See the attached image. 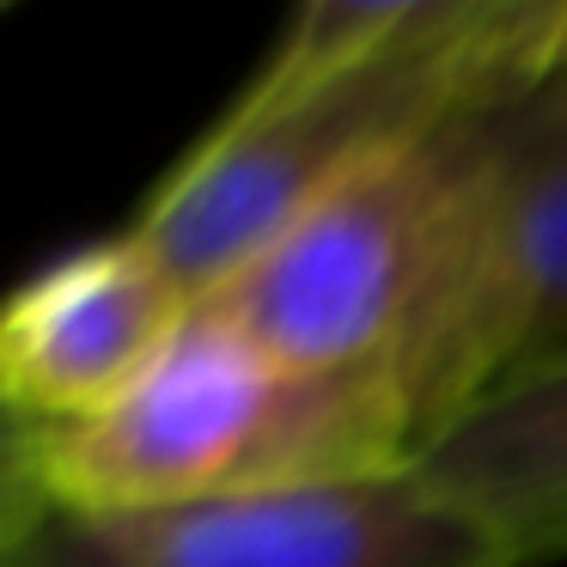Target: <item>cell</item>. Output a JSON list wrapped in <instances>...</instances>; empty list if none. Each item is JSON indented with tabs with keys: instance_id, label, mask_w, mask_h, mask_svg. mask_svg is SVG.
<instances>
[{
	"instance_id": "1",
	"label": "cell",
	"mask_w": 567,
	"mask_h": 567,
	"mask_svg": "<svg viewBox=\"0 0 567 567\" xmlns=\"http://www.w3.org/2000/svg\"><path fill=\"white\" fill-rule=\"evenodd\" d=\"M561 19L567 0H445L275 111H220L165 165L128 233L189 299H208L367 159L549 86Z\"/></svg>"
},
{
	"instance_id": "2",
	"label": "cell",
	"mask_w": 567,
	"mask_h": 567,
	"mask_svg": "<svg viewBox=\"0 0 567 567\" xmlns=\"http://www.w3.org/2000/svg\"><path fill=\"white\" fill-rule=\"evenodd\" d=\"M409 470L415 440L379 372H287L208 299L116 403L50 427L55 506L86 518Z\"/></svg>"
},
{
	"instance_id": "3",
	"label": "cell",
	"mask_w": 567,
	"mask_h": 567,
	"mask_svg": "<svg viewBox=\"0 0 567 567\" xmlns=\"http://www.w3.org/2000/svg\"><path fill=\"white\" fill-rule=\"evenodd\" d=\"M506 111L457 116L348 172L214 287L208 306L287 372H360L391 360L464 250Z\"/></svg>"
},
{
	"instance_id": "4",
	"label": "cell",
	"mask_w": 567,
	"mask_h": 567,
	"mask_svg": "<svg viewBox=\"0 0 567 567\" xmlns=\"http://www.w3.org/2000/svg\"><path fill=\"white\" fill-rule=\"evenodd\" d=\"M567 367V74L506 111L476 220L421 323L379 360L415 457L470 409Z\"/></svg>"
},
{
	"instance_id": "5",
	"label": "cell",
	"mask_w": 567,
	"mask_h": 567,
	"mask_svg": "<svg viewBox=\"0 0 567 567\" xmlns=\"http://www.w3.org/2000/svg\"><path fill=\"white\" fill-rule=\"evenodd\" d=\"M13 567H506L415 476L318 482L172 513H55Z\"/></svg>"
},
{
	"instance_id": "6",
	"label": "cell",
	"mask_w": 567,
	"mask_h": 567,
	"mask_svg": "<svg viewBox=\"0 0 567 567\" xmlns=\"http://www.w3.org/2000/svg\"><path fill=\"white\" fill-rule=\"evenodd\" d=\"M189 306L135 233L55 250L0 293V391L38 427H74L147 372Z\"/></svg>"
},
{
	"instance_id": "7",
	"label": "cell",
	"mask_w": 567,
	"mask_h": 567,
	"mask_svg": "<svg viewBox=\"0 0 567 567\" xmlns=\"http://www.w3.org/2000/svg\"><path fill=\"white\" fill-rule=\"evenodd\" d=\"M409 476L464 513L506 567L567 561V367L470 409Z\"/></svg>"
},
{
	"instance_id": "8",
	"label": "cell",
	"mask_w": 567,
	"mask_h": 567,
	"mask_svg": "<svg viewBox=\"0 0 567 567\" xmlns=\"http://www.w3.org/2000/svg\"><path fill=\"white\" fill-rule=\"evenodd\" d=\"M440 7L445 0H293L262 62L250 68V80L226 111H275V104L299 99L323 74L379 50L384 38H396L403 25L440 13Z\"/></svg>"
},
{
	"instance_id": "9",
	"label": "cell",
	"mask_w": 567,
	"mask_h": 567,
	"mask_svg": "<svg viewBox=\"0 0 567 567\" xmlns=\"http://www.w3.org/2000/svg\"><path fill=\"white\" fill-rule=\"evenodd\" d=\"M62 513L50 488V427L0 391V567H13L25 543Z\"/></svg>"
},
{
	"instance_id": "10",
	"label": "cell",
	"mask_w": 567,
	"mask_h": 567,
	"mask_svg": "<svg viewBox=\"0 0 567 567\" xmlns=\"http://www.w3.org/2000/svg\"><path fill=\"white\" fill-rule=\"evenodd\" d=\"M561 74H567V19H561Z\"/></svg>"
},
{
	"instance_id": "11",
	"label": "cell",
	"mask_w": 567,
	"mask_h": 567,
	"mask_svg": "<svg viewBox=\"0 0 567 567\" xmlns=\"http://www.w3.org/2000/svg\"><path fill=\"white\" fill-rule=\"evenodd\" d=\"M7 7H13V0H0V13H7Z\"/></svg>"
}]
</instances>
